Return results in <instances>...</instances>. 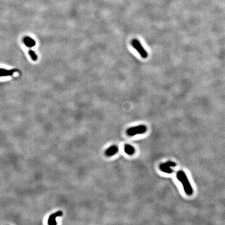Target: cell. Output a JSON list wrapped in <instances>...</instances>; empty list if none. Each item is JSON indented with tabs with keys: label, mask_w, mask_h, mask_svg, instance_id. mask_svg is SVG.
I'll list each match as a JSON object with an SVG mask.
<instances>
[{
	"label": "cell",
	"mask_w": 225,
	"mask_h": 225,
	"mask_svg": "<svg viewBox=\"0 0 225 225\" xmlns=\"http://www.w3.org/2000/svg\"><path fill=\"white\" fill-rule=\"evenodd\" d=\"M131 44L133 48L136 49V51L139 53V54L140 55V56L143 58H148V53L138 40L136 39H133L131 41Z\"/></svg>",
	"instance_id": "2"
},
{
	"label": "cell",
	"mask_w": 225,
	"mask_h": 225,
	"mask_svg": "<svg viewBox=\"0 0 225 225\" xmlns=\"http://www.w3.org/2000/svg\"><path fill=\"white\" fill-rule=\"evenodd\" d=\"M124 151L127 154L132 155L135 153V149L132 145L127 144L124 145Z\"/></svg>",
	"instance_id": "8"
},
{
	"label": "cell",
	"mask_w": 225,
	"mask_h": 225,
	"mask_svg": "<svg viewBox=\"0 0 225 225\" xmlns=\"http://www.w3.org/2000/svg\"><path fill=\"white\" fill-rule=\"evenodd\" d=\"M28 53H29V54L30 55V56L31 57V58L32 59V60L34 61H37V55H36V53H35V52H34L33 51L29 50Z\"/></svg>",
	"instance_id": "10"
},
{
	"label": "cell",
	"mask_w": 225,
	"mask_h": 225,
	"mask_svg": "<svg viewBox=\"0 0 225 225\" xmlns=\"http://www.w3.org/2000/svg\"><path fill=\"white\" fill-rule=\"evenodd\" d=\"M176 164L173 162L168 161L167 162L161 164L159 166V168L162 172L167 173H172L173 172V170L172 169V167H176Z\"/></svg>",
	"instance_id": "4"
},
{
	"label": "cell",
	"mask_w": 225,
	"mask_h": 225,
	"mask_svg": "<svg viewBox=\"0 0 225 225\" xmlns=\"http://www.w3.org/2000/svg\"><path fill=\"white\" fill-rule=\"evenodd\" d=\"M118 147L116 145H112L106 150L105 151V155L107 156H113L116 153H118Z\"/></svg>",
	"instance_id": "6"
},
{
	"label": "cell",
	"mask_w": 225,
	"mask_h": 225,
	"mask_svg": "<svg viewBox=\"0 0 225 225\" xmlns=\"http://www.w3.org/2000/svg\"><path fill=\"white\" fill-rule=\"evenodd\" d=\"M177 177L178 180L181 182L184 189V192L188 195H191L193 194V188L189 182L186 173L182 170H179L177 173Z\"/></svg>",
	"instance_id": "1"
},
{
	"label": "cell",
	"mask_w": 225,
	"mask_h": 225,
	"mask_svg": "<svg viewBox=\"0 0 225 225\" xmlns=\"http://www.w3.org/2000/svg\"><path fill=\"white\" fill-rule=\"evenodd\" d=\"M62 215H63V213L62 211H58L54 214H52L51 215H50V217L48 218V225H56L57 222L55 220L56 217L61 216Z\"/></svg>",
	"instance_id": "5"
},
{
	"label": "cell",
	"mask_w": 225,
	"mask_h": 225,
	"mask_svg": "<svg viewBox=\"0 0 225 225\" xmlns=\"http://www.w3.org/2000/svg\"><path fill=\"white\" fill-rule=\"evenodd\" d=\"M23 42L27 47H30V48L34 47L36 44V42L34 41V40H33L32 39H31V38L28 37L24 38Z\"/></svg>",
	"instance_id": "9"
},
{
	"label": "cell",
	"mask_w": 225,
	"mask_h": 225,
	"mask_svg": "<svg viewBox=\"0 0 225 225\" xmlns=\"http://www.w3.org/2000/svg\"><path fill=\"white\" fill-rule=\"evenodd\" d=\"M17 72L16 69H12V70H6L5 69H0V77L8 76H12V75Z\"/></svg>",
	"instance_id": "7"
},
{
	"label": "cell",
	"mask_w": 225,
	"mask_h": 225,
	"mask_svg": "<svg viewBox=\"0 0 225 225\" xmlns=\"http://www.w3.org/2000/svg\"><path fill=\"white\" fill-rule=\"evenodd\" d=\"M147 130V126L145 125H140L137 126L132 127L127 130V134L129 136H136L137 134H143Z\"/></svg>",
	"instance_id": "3"
}]
</instances>
